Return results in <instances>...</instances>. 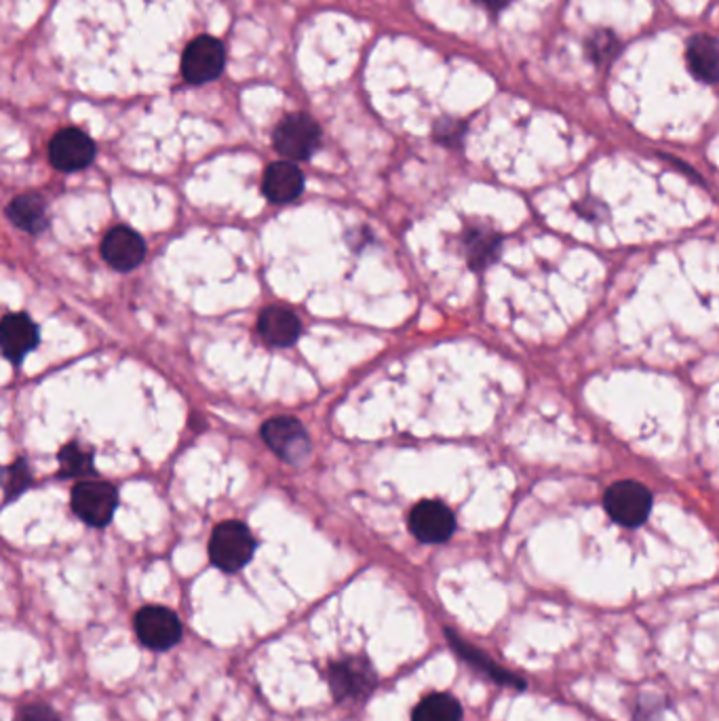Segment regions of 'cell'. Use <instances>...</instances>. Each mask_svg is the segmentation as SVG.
<instances>
[{
  "label": "cell",
  "instance_id": "2",
  "mask_svg": "<svg viewBox=\"0 0 719 721\" xmlns=\"http://www.w3.org/2000/svg\"><path fill=\"white\" fill-rule=\"evenodd\" d=\"M273 141L287 161H306L321 146V129L308 115H292L278 123Z\"/></svg>",
  "mask_w": 719,
  "mask_h": 721
},
{
  "label": "cell",
  "instance_id": "11",
  "mask_svg": "<svg viewBox=\"0 0 719 721\" xmlns=\"http://www.w3.org/2000/svg\"><path fill=\"white\" fill-rule=\"evenodd\" d=\"M329 683H331L334 697L345 700V698L368 695L373 688L376 679H373V671L366 660L350 658V660L338 662L331 667Z\"/></svg>",
  "mask_w": 719,
  "mask_h": 721
},
{
  "label": "cell",
  "instance_id": "18",
  "mask_svg": "<svg viewBox=\"0 0 719 721\" xmlns=\"http://www.w3.org/2000/svg\"><path fill=\"white\" fill-rule=\"evenodd\" d=\"M62 475L68 477H87L93 473V458L89 452L81 449L76 443H70L60 452Z\"/></svg>",
  "mask_w": 719,
  "mask_h": 721
},
{
  "label": "cell",
  "instance_id": "5",
  "mask_svg": "<svg viewBox=\"0 0 719 721\" xmlns=\"http://www.w3.org/2000/svg\"><path fill=\"white\" fill-rule=\"evenodd\" d=\"M136 633L144 646L162 651L173 648L180 642L182 625L171 609L161 605H148L141 607L136 616Z\"/></svg>",
  "mask_w": 719,
  "mask_h": 721
},
{
  "label": "cell",
  "instance_id": "8",
  "mask_svg": "<svg viewBox=\"0 0 719 721\" xmlns=\"http://www.w3.org/2000/svg\"><path fill=\"white\" fill-rule=\"evenodd\" d=\"M95 159V144L81 129H62L49 144V161L64 173L81 171Z\"/></svg>",
  "mask_w": 719,
  "mask_h": 721
},
{
  "label": "cell",
  "instance_id": "6",
  "mask_svg": "<svg viewBox=\"0 0 719 721\" xmlns=\"http://www.w3.org/2000/svg\"><path fill=\"white\" fill-rule=\"evenodd\" d=\"M226 53L218 39L199 36L194 39L182 55V74L192 85H203L218 78L224 71Z\"/></svg>",
  "mask_w": 719,
  "mask_h": 721
},
{
  "label": "cell",
  "instance_id": "3",
  "mask_svg": "<svg viewBox=\"0 0 719 721\" xmlns=\"http://www.w3.org/2000/svg\"><path fill=\"white\" fill-rule=\"evenodd\" d=\"M118 505L115 486L106 481H81L72 489V511L92 528L110 523Z\"/></svg>",
  "mask_w": 719,
  "mask_h": 721
},
{
  "label": "cell",
  "instance_id": "1",
  "mask_svg": "<svg viewBox=\"0 0 719 721\" xmlns=\"http://www.w3.org/2000/svg\"><path fill=\"white\" fill-rule=\"evenodd\" d=\"M255 540L247 526L239 521L220 523L209 542V558L224 572L243 570L254 558Z\"/></svg>",
  "mask_w": 719,
  "mask_h": 721
},
{
  "label": "cell",
  "instance_id": "10",
  "mask_svg": "<svg viewBox=\"0 0 719 721\" xmlns=\"http://www.w3.org/2000/svg\"><path fill=\"white\" fill-rule=\"evenodd\" d=\"M102 256L118 273H129L141 264L146 256V245L136 231L127 226H116L104 236Z\"/></svg>",
  "mask_w": 719,
  "mask_h": 721
},
{
  "label": "cell",
  "instance_id": "9",
  "mask_svg": "<svg viewBox=\"0 0 719 721\" xmlns=\"http://www.w3.org/2000/svg\"><path fill=\"white\" fill-rule=\"evenodd\" d=\"M410 530L420 542L440 544L454 534L456 519L445 505L435 500H424L416 505L410 515Z\"/></svg>",
  "mask_w": 719,
  "mask_h": 721
},
{
  "label": "cell",
  "instance_id": "14",
  "mask_svg": "<svg viewBox=\"0 0 719 721\" xmlns=\"http://www.w3.org/2000/svg\"><path fill=\"white\" fill-rule=\"evenodd\" d=\"M264 197L271 203H289L298 199L304 190V176L300 169L289 161L268 165L262 182Z\"/></svg>",
  "mask_w": 719,
  "mask_h": 721
},
{
  "label": "cell",
  "instance_id": "20",
  "mask_svg": "<svg viewBox=\"0 0 719 721\" xmlns=\"http://www.w3.org/2000/svg\"><path fill=\"white\" fill-rule=\"evenodd\" d=\"M15 721H60V718L51 707L28 704L15 715Z\"/></svg>",
  "mask_w": 719,
  "mask_h": 721
},
{
  "label": "cell",
  "instance_id": "21",
  "mask_svg": "<svg viewBox=\"0 0 719 721\" xmlns=\"http://www.w3.org/2000/svg\"><path fill=\"white\" fill-rule=\"evenodd\" d=\"M494 247L491 241H487L484 236H477L475 241L468 243V250H470V264L473 266H479V262H484L489 257V250Z\"/></svg>",
  "mask_w": 719,
  "mask_h": 721
},
{
  "label": "cell",
  "instance_id": "13",
  "mask_svg": "<svg viewBox=\"0 0 719 721\" xmlns=\"http://www.w3.org/2000/svg\"><path fill=\"white\" fill-rule=\"evenodd\" d=\"M0 340H2V354L20 363L30 350L39 344V327L34 326L25 315H9L0 326Z\"/></svg>",
  "mask_w": 719,
  "mask_h": 721
},
{
  "label": "cell",
  "instance_id": "17",
  "mask_svg": "<svg viewBox=\"0 0 719 721\" xmlns=\"http://www.w3.org/2000/svg\"><path fill=\"white\" fill-rule=\"evenodd\" d=\"M414 721H463V709L450 695H433L417 704Z\"/></svg>",
  "mask_w": 719,
  "mask_h": 721
},
{
  "label": "cell",
  "instance_id": "16",
  "mask_svg": "<svg viewBox=\"0 0 719 721\" xmlns=\"http://www.w3.org/2000/svg\"><path fill=\"white\" fill-rule=\"evenodd\" d=\"M688 66L702 83H719V41L713 36H696L688 45Z\"/></svg>",
  "mask_w": 719,
  "mask_h": 721
},
{
  "label": "cell",
  "instance_id": "19",
  "mask_svg": "<svg viewBox=\"0 0 719 721\" xmlns=\"http://www.w3.org/2000/svg\"><path fill=\"white\" fill-rule=\"evenodd\" d=\"M30 484H32V475H30V468L23 460H18L15 465L9 466L7 468V479H4L7 500H13L15 496H20Z\"/></svg>",
  "mask_w": 719,
  "mask_h": 721
},
{
  "label": "cell",
  "instance_id": "15",
  "mask_svg": "<svg viewBox=\"0 0 719 721\" xmlns=\"http://www.w3.org/2000/svg\"><path fill=\"white\" fill-rule=\"evenodd\" d=\"M7 218L25 233L39 234L49 226V213L45 201L39 194H20L15 197L9 208Z\"/></svg>",
  "mask_w": 719,
  "mask_h": 721
},
{
  "label": "cell",
  "instance_id": "22",
  "mask_svg": "<svg viewBox=\"0 0 719 721\" xmlns=\"http://www.w3.org/2000/svg\"><path fill=\"white\" fill-rule=\"evenodd\" d=\"M475 2L484 4L489 11H500V9H505L509 4L510 0H475Z\"/></svg>",
  "mask_w": 719,
  "mask_h": 721
},
{
  "label": "cell",
  "instance_id": "4",
  "mask_svg": "<svg viewBox=\"0 0 719 721\" xmlns=\"http://www.w3.org/2000/svg\"><path fill=\"white\" fill-rule=\"evenodd\" d=\"M603 505L616 523L625 528H637L648 519L652 496L637 481H618L605 491Z\"/></svg>",
  "mask_w": 719,
  "mask_h": 721
},
{
  "label": "cell",
  "instance_id": "7",
  "mask_svg": "<svg viewBox=\"0 0 719 721\" xmlns=\"http://www.w3.org/2000/svg\"><path fill=\"white\" fill-rule=\"evenodd\" d=\"M266 445L285 463L298 465L310 454V439L306 428L296 418H273L262 426Z\"/></svg>",
  "mask_w": 719,
  "mask_h": 721
},
{
  "label": "cell",
  "instance_id": "12",
  "mask_svg": "<svg viewBox=\"0 0 719 721\" xmlns=\"http://www.w3.org/2000/svg\"><path fill=\"white\" fill-rule=\"evenodd\" d=\"M257 331L266 344L285 349V347H292L298 342L302 333L300 319L287 308L271 306L260 312Z\"/></svg>",
  "mask_w": 719,
  "mask_h": 721
}]
</instances>
